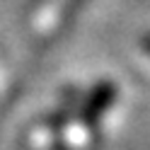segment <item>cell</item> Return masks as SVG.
<instances>
[{"mask_svg":"<svg viewBox=\"0 0 150 150\" xmlns=\"http://www.w3.org/2000/svg\"><path fill=\"white\" fill-rule=\"evenodd\" d=\"M145 44H148V49H150V39H148V41H145Z\"/></svg>","mask_w":150,"mask_h":150,"instance_id":"6da1fadb","label":"cell"}]
</instances>
